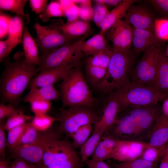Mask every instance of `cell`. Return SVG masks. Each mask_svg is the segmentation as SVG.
I'll return each mask as SVG.
<instances>
[{"instance_id": "53", "label": "cell", "mask_w": 168, "mask_h": 168, "mask_svg": "<svg viewBox=\"0 0 168 168\" xmlns=\"http://www.w3.org/2000/svg\"><path fill=\"white\" fill-rule=\"evenodd\" d=\"M116 140L112 138L106 137L103 138L100 142L105 147L113 151L115 146Z\"/></svg>"}, {"instance_id": "10", "label": "cell", "mask_w": 168, "mask_h": 168, "mask_svg": "<svg viewBox=\"0 0 168 168\" xmlns=\"http://www.w3.org/2000/svg\"><path fill=\"white\" fill-rule=\"evenodd\" d=\"M77 156L70 142L66 139H53L46 146L40 168L62 163Z\"/></svg>"}, {"instance_id": "27", "label": "cell", "mask_w": 168, "mask_h": 168, "mask_svg": "<svg viewBox=\"0 0 168 168\" xmlns=\"http://www.w3.org/2000/svg\"><path fill=\"white\" fill-rule=\"evenodd\" d=\"M113 50L108 47L104 51L87 57L85 64L97 66L107 69L112 54Z\"/></svg>"}, {"instance_id": "48", "label": "cell", "mask_w": 168, "mask_h": 168, "mask_svg": "<svg viewBox=\"0 0 168 168\" xmlns=\"http://www.w3.org/2000/svg\"><path fill=\"white\" fill-rule=\"evenodd\" d=\"M17 110H16L15 107L11 104L6 105L1 104L0 105V121L12 116Z\"/></svg>"}, {"instance_id": "4", "label": "cell", "mask_w": 168, "mask_h": 168, "mask_svg": "<svg viewBox=\"0 0 168 168\" xmlns=\"http://www.w3.org/2000/svg\"><path fill=\"white\" fill-rule=\"evenodd\" d=\"M110 94L118 100L121 111L130 107L156 105L167 98L152 87L133 81Z\"/></svg>"}, {"instance_id": "46", "label": "cell", "mask_w": 168, "mask_h": 168, "mask_svg": "<svg viewBox=\"0 0 168 168\" xmlns=\"http://www.w3.org/2000/svg\"><path fill=\"white\" fill-rule=\"evenodd\" d=\"M5 120L0 121V156L6 158L5 152L7 147V137L4 126Z\"/></svg>"}, {"instance_id": "21", "label": "cell", "mask_w": 168, "mask_h": 168, "mask_svg": "<svg viewBox=\"0 0 168 168\" xmlns=\"http://www.w3.org/2000/svg\"><path fill=\"white\" fill-rule=\"evenodd\" d=\"M128 109L127 114L118 119L114 125V133L116 135H137V116L132 110Z\"/></svg>"}, {"instance_id": "39", "label": "cell", "mask_w": 168, "mask_h": 168, "mask_svg": "<svg viewBox=\"0 0 168 168\" xmlns=\"http://www.w3.org/2000/svg\"><path fill=\"white\" fill-rule=\"evenodd\" d=\"M154 26L155 33L158 38L164 42L168 41V19L157 18Z\"/></svg>"}, {"instance_id": "23", "label": "cell", "mask_w": 168, "mask_h": 168, "mask_svg": "<svg viewBox=\"0 0 168 168\" xmlns=\"http://www.w3.org/2000/svg\"><path fill=\"white\" fill-rule=\"evenodd\" d=\"M23 18L16 15L11 19L8 34L10 46L8 56L12 50L18 45L22 44L24 22Z\"/></svg>"}, {"instance_id": "18", "label": "cell", "mask_w": 168, "mask_h": 168, "mask_svg": "<svg viewBox=\"0 0 168 168\" xmlns=\"http://www.w3.org/2000/svg\"><path fill=\"white\" fill-rule=\"evenodd\" d=\"M59 28L70 41L80 37H86L92 31L88 22L78 19L73 21H68L65 23L63 22Z\"/></svg>"}, {"instance_id": "6", "label": "cell", "mask_w": 168, "mask_h": 168, "mask_svg": "<svg viewBox=\"0 0 168 168\" xmlns=\"http://www.w3.org/2000/svg\"><path fill=\"white\" fill-rule=\"evenodd\" d=\"M164 41L160 42L149 47L131 73L132 80L154 88L160 58L165 51Z\"/></svg>"}, {"instance_id": "60", "label": "cell", "mask_w": 168, "mask_h": 168, "mask_svg": "<svg viewBox=\"0 0 168 168\" xmlns=\"http://www.w3.org/2000/svg\"><path fill=\"white\" fill-rule=\"evenodd\" d=\"M164 54L166 57L168 58V45L166 47Z\"/></svg>"}, {"instance_id": "36", "label": "cell", "mask_w": 168, "mask_h": 168, "mask_svg": "<svg viewBox=\"0 0 168 168\" xmlns=\"http://www.w3.org/2000/svg\"><path fill=\"white\" fill-rule=\"evenodd\" d=\"M86 74L90 82L94 85L105 76L107 69L100 67L85 64Z\"/></svg>"}, {"instance_id": "47", "label": "cell", "mask_w": 168, "mask_h": 168, "mask_svg": "<svg viewBox=\"0 0 168 168\" xmlns=\"http://www.w3.org/2000/svg\"><path fill=\"white\" fill-rule=\"evenodd\" d=\"M29 2L31 10L37 14L44 12L48 6L47 0H30Z\"/></svg>"}, {"instance_id": "15", "label": "cell", "mask_w": 168, "mask_h": 168, "mask_svg": "<svg viewBox=\"0 0 168 168\" xmlns=\"http://www.w3.org/2000/svg\"><path fill=\"white\" fill-rule=\"evenodd\" d=\"M74 67L72 66L49 69L39 72L31 80L30 88H39L54 84L63 80L69 71Z\"/></svg>"}, {"instance_id": "31", "label": "cell", "mask_w": 168, "mask_h": 168, "mask_svg": "<svg viewBox=\"0 0 168 168\" xmlns=\"http://www.w3.org/2000/svg\"><path fill=\"white\" fill-rule=\"evenodd\" d=\"M56 121H58L57 118L45 114L35 115L31 123L36 130L39 132H41L49 129Z\"/></svg>"}, {"instance_id": "58", "label": "cell", "mask_w": 168, "mask_h": 168, "mask_svg": "<svg viewBox=\"0 0 168 168\" xmlns=\"http://www.w3.org/2000/svg\"><path fill=\"white\" fill-rule=\"evenodd\" d=\"M0 168H10L6 158L0 157Z\"/></svg>"}, {"instance_id": "5", "label": "cell", "mask_w": 168, "mask_h": 168, "mask_svg": "<svg viewBox=\"0 0 168 168\" xmlns=\"http://www.w3.org/2000/svg\"><path fill=\"white\" fill-rule=\"evenodd\" d=\"M86 37H83L72 43L53 49L40 57L39 72L57 68L82 65L84 56L81 47Z\"/></svg>"}, {"instance_id": "7", "label": "cell", "mask_w": 168, "mask_h": 168, "mask_svg": "<svg viewBox=\"0 0 168 168\" xmlns=\"http://www.w3.org/2000/svg\"><path fill=\"white\" fill-rule=\"evenodd\" d=\"M98 116L94 109L88 107L75 106L63 108L57 118L59 124L56 129L61 134L69 135L83 126L94 124Z\"/></svg>"}, {"instance_id": "61", "label": "cell", "mask_w": 168, "mask_h": 168, "mask_svg": "<svg viewBox=\"0 0 168 168\" xmlns=\"http://www.w3.org/2000/svg\"><path fill=\"white\" fill-rule=\"evenodd\" d=\"M167 144H166V152L165 154H168V142Z\"/></svg>"}, {"instance_id": "42", "label": "cell", "mask_w": 168, "mask_h": 168, "mask_svg": "<svg viewBox=\"0 0 168 168\" xmlns=\"http://www.w3.org/2000/svg\"><path fill=\"white\" fill-rule=\"evenodd\" d=\"M112 151L105 147L100 142L92 155V158L104 161L111 158Z\"/></svg>"}, {"instance_id": "1", "label": "cell", "mask_w": 168, "mask_h": 168, "mask_svg": "<svg viewBox=\"0 0 168 168\" xmlns=\"http://www.w3.org/2000/svg\"><path fill=\"white\" fill-rule=\"evenodd\" d=\"M24 53L16 54L15 61L6 64L0 79V94L3 102L15 107L21 101V97L38 71L35 65L28 63Z\"/></svg>"}, {"instance_id": "59", "label": "cell", "mask_w": 168, "mask_h": 168, "mask_svg": "<svg viewBox=\"0 0 168 168\" xmlns=\"http://www.w3.org/2000/svg\"><path fill=\"white\" fill-rule=\"evenodd\" d=\"M74 3L76 4H79V5L81 4H91V2L90 0H73Z\"/></svg>"}, {"instance_id": "41", "label": "cell", "mask_w": 168, "mask_h": 168, "mask_svg": "<svg viewBox=\"0 0 168 168\" xmlns=\"http://www.w3.org/2000/svg\"><path fill=\"white\" fill-rule=\"evenodd\" d=\"M93 9V20L96 25L99 27L110 11L105 5L96 3Z\"/></svg>"}, {"instance_id": "37", "label": "cell", "mask_w": 168, "mask_h": 168, "mask_svg": "<svg viewBox=\"0 0 168 168\" xmlns=\"http://www.w3.org/2000/svg\"><path fill=\"white\" fill-rule=\"evenodd\" d=\"M27 123L13 128L8 132L7 136V147L12 153L15 149L17 142L26 126Z\"/></svg>"}, {"instance_id": "51", "label": "cell", "mask_w": 168, "mask_h": 168, "mask_svg": "<svg viewBox=\"0 0 168 168\" xmlns=\"http://www.w3.org/2000/svg\"><path fill=\"white\" fill-rule=\"evenodd\" d=\"M85 163L87 168H112L104 161L92 158L88 159Z\"/></svg>"}, {"instance_id": "55", "label": "cell", "mask_w": 168, "mask_h": 168, "mask_svg": "<svg viewBox=\"0 0 168 168\" xmlns=\"http://www.w3.org/2000/svg\"><path fill=\"white\" fill-rule=\"evenodd\" d=\"M63 10L71 7L74 4H76L73 0H58Z\"/></svg>"}, {"instance_id": "44", "label": "cell", "mask_w": 168, "mask_h": 168, "mask_svg": "<svg viewBox=\"0 0 168 168\" xmlns=\"http://www.w3.org/2000/svg\"><path fill=\"white\" fill-rule=\"evenodd\" d=\"M82 163L77 156L62 163L42 168H81Z\"/></svg>"}, {"instance_id": "9", "label": "cell", "mask_w": 168, "mask_h": 168, "mask_svg": "<svg viewBox=\"0 0 168 168\" xmlns=\"http://www.w3.org/2000/svg\"><path fill=\"white\" fill-rule=\"evenodd\" d=\"M62 134L56 129L52 128L40 132L37 138L31 143L16 147L12 153V156L15 158L20 157L40 168L47 144L52 139H61Z\"/></svg>"}, {"instance_id": "56", "label": "cell", "mask_w": 168, "mask_h": 168, "mask_svg": "<svg viewBox=\"0 0 168 168\" xmlns=\"http://www.w3.org/2000/svg\"><path fill=\"white\" fill-rule=\"evenodd\" d=\"M159 168H168V154H165L162 158Z\"/></svg>"}, {"instance_id": "19", "label": "cell", "mask_w": 168, "mask_h": 168, "mask_svg": "<svg viewBox=\"0 0 168 168\" xmlns=\"http://www.w3.org/2000/svg\"><path fill=\"white\" fill-rule=\"evenodd\" d=\"M139 2L136 0H123L117 6L114 7L107 15L99 27L101 29L100 33L104 35L118 21L124 18L129 6L132 4Z\"/></svg>"}, {"instance_id": "29", "label": "cell", "mask_w": 168, "mask_h": 168, "mask_svg": "<svg viewBox=\"0 0 168 168\" xmlns=\"http://www.w3.org/2000/svg\"><path fill=\"white\" fill-rule=\"evenodd\" d=\"M92 125L88 124L83 126L75 132L69 135L73 139L72 144L75 148L81 147L88 139L93 131Z\"/></svg>"}, {"instance_id": "57", "label": "cell", "mask_w": 168, "mask_h": 168, "mask_svg": "<svg viewBox=\"0 0 168 168\" xmlns=\"http://www.w3.org/2000/svg\"><path fill=\"white\" fill-rule=\"evenodd\" d=\"M162 107V113L168 116V98L164 100Z\"/></svg>"}, {"instance_id": "32", "label": "cell", "mask_w": 168, "mask_h": 168, "mask_svg": "<svg viewBox=\"0 0 168 168\" xmlns=\"http://www.w3.org/2000/svg\"><path fill=\"white\" fill-rule=\"evenodd\" d=\"M166 146L158 147L150 146L148 145L140 157L157 163L160 158L165 155Z\"/></svg>"}, {"instance_id": "12", "label": "cell", "mask_w": 168, "mask_h": 168, "mask_svg": "<svg viewBox=\"0 0 168 168\" xmlns=\"http://www.w3.org/2000/svg\"><path fill=\"white\" fill-rule=\"evenodd\" d=\"M107 37L112 44L113 51H130L132 44V30L126 20L117 22L109 30Z\"/></svg>"}, {"instance_id": "33", "label": "cell", "mask_w": 168, "mask_h": 168, "mask_svg": "<svg viewBox=\"0 0 168 168\" xmlns=\"http://www.w3.org/2000/svg\"><path fill=\"white\" fill-rule=\"evenodd\" d=\"M33 118L31 116L25 114L23 111L18 110L16 113L7 119L5 124V129L8 132L13 128L23 124Z\"/></svg>"}, {"instance_id": "34", "label": "cell", "mask_w": 168, "mask_h": 168, "mask_svg": "<svg viewBox=\"0 0 168 168\" xmlns=\"http://www.w3.org/2000/svg\"><path fill=\"white\" fill-rule=\"evenodd\" d=\"M157 165V163L152 162L140 157L113 165L115 168H156Z\"/></svg>"}, {"instance_id": "24", "label": "cell", "mask_w": 168, "mask_h": 168, "mask_svg": "<svg viewBox=\"0 0 168 168\" xmlns=\"http://www.w3.org/2000/svg\"><path fill=\"white\" fill-rule=\"evenodd\" d=\"M154 88L168 98V58L164 51L160 58Z\"/></svg>"}, {"instance_id": "3", "label": "cell", "mask_w": 168, "mask_h": 168, "mask_svg": "<svg viewBox=\"0 0 168 168\" xmlns=\"http://www.w3.org/2000/svg\"><path fill=\"white\" fill-rule=\"evenodd\" d=\"M129 52L113 51L103 78L95 85L96 89L109 94L131 81L134 56Z\"/></svg>"}, {"instance_id": "22", "label": "cell", "mask_w": 168, "mask_h": 168, "mask_svg": "<svg viewBox=\"0 0 168 168\" xmlns=\"http://www.w3.org/2000/svg\"><path fill=\"white\" fill-rule=\"evenodd\" d=\"M28 93L21 101L29 102L35 100H42L49 101L59 99L60 93L56 90L54 85L41 87L40 88L33 87L30 89Z\"/></svg>"}, {"instance_id": "2", "label": "cell", "mask_w": 168, "mask_h": 168, "mask_svg": "<svg viewBox=\"0 0 168 168\" xmlns=\"http://www.w3.org/2000/svg\"><path fill=\"white\" fill-rule=\"evenodd\" d=\"M82 65L71 69L59 85L62 107L81 106L94 109L97 100L83 76Z\"/></svg>"}, {"instance_id": "25", "label": "cell", "mask_w": 168, "mask_h": 168, "mask_svg": "<svg viewBox=\"0 0 168 168\" xmlns=\"http://www.w3.org/2000/svg\"><path fill=\"white\" fill-rule=\"evenodd\" d=\"M108 47L106 40L104 35L100 33L86 41L81 45V50L84 55L87 57L104 51Z\"/></svg>"}, {"instance_id": "54", "label": "cell", "mask_w": 168, "mask_h": 168, "mask_svg": "<svg viewBox=\"0 0 168 168\" xmlns=\"http://www.w3.org/2000/svg\"><path fill=\"white\" fill-rule=\"evenodd\" d=\"M122 1L121 0H96L94 1L96 3L104 4L107 7L108 6L115 7L118 5Z\"/></svg>"}, {"instance_id": "35", "label": "cell", "mask_w": 168, "mask_h": 168, "mask_svg": "<svg viewBox=\"0 0 168 168\" xmlns=\"http://www.w3.org/2000/svg\"><path fill=\"white\" fill-rule=\"evenodd\" d=\"M39 133L33 126L31 123H27L16 147L31 143L37 138Z\"/></svg>"}, {"instance_id": "50", "label": "cell", "mask_w": 168, "mask_h": 168, "mask_svg": "<svg viewBox=\"0 0 168 168\" xmlns=\"http://www.w3.org/2000/svg\"><path fill=\"white\" fill-rule=\"evenodd\" d=\"M79 6L74 4L64 10L65 16L68 21L72 22L78 20L79 17Z\"/></svg>"}, {"instance_id": "20", "label": "cell", "mask_w": 168, "mask_h": 168, "mask_svg": "<svg viewBox=\"0 0 168 168\" xmlns=\"http://www.w3.org/2000/svg\"><path fill=\"white\" fill-rule=\"evenodd\" d=\"M22 44L26 60L31 64L38 66L40 64L38 46L26 26L23 30Z\"/></svg>"}, {"instance_id": "11", "label": "cell", "mask_w": 168, "mask_h": 168, "mask_svg": "<svg viewBox=\"0 0 168 168\" xmlns=\"http://www.w3.org/2000/svg\"><path fill=\"white\" fill-rule=\"evenodd\" d=\"M145 2V3L132 4L124 18L134 28L154 32L156 13L152 7Z\"/></svg>"}, {"instance_id": "38", "label": "cell", "mask_w": 168, "mask_h": 168, "mask_svg": "<svg viewBox=\"0 0 168 168\" xmlns=\"http://www.w3.org/2000/svg\"><path fill=\"white\" fill-rule=\"evenodd\" d=\"M31 110L35 115L46 114L51 109L52 103L50 101L42 100H35L29 102Z\"/></svg>"}, {"instance_id": "52", "label": "cell", "mask_w": 168, "mask_h": 168, "mask_svg": "<svg viewBox=\"0 0 168 168\" xmlns=\"http://www.w3.org/2000/svg\"><path fill=\"white\" fill-rule=\"evenodd\" d=\"M10 46L9 42L7 39L0 41V62L8 56Z\"/></svg>"}, {"instance_id": "13", "label": "cell", "mask_w": 168, "mask_h": 168, "mask_svg": "<svg viewBox=\"0 0 168 168\" xmlns=\"http://www.w3.org/2000/svg\"><path fill=\"white\" fill-rule=\"evenodd\" d=\"M148 146V143L135 141L117 140L111 158L121 162L140 158Z\"/></svg>"}, {"instance_id": "16", "label": "cell", "mask_w": 168, "mask_h": 168, "mask_svg": "<svg viewBox=\"0 0 168 168\" xmlns=\"http://www.w3.org/2000/svg\"><path fill=\"white\" fill-rule=\"evenodd\" d=\"M168 142V116L163 113L157 117L152 127L148 143L150 146L161 147Z\"/></svg>"}, {"instance_id": "14", "label": "cell", "mask_w": 168, "mask_h": 168, "mask_svg": "<svg viewBox=\"0 0 168 168\" xmlns=\"http://www.w3.org/2000/svg\"><path fill=\"white\" fill-rule=\"evenodd\" d=\"M120 106L115 97L110 94L100 114L94 124L92 133L98 131L105 132L114 125L120 111Z\"/></svg>"}, {"instance_id": "45", "label": "cell", "mask_w": 168, "mask_h": 168, "mask_svg": "<svg viewBox=\"0 0 168 168\" xmlns=\"http://www.w3.org/2000/svg\"><path fill=\"white\" fill-rule=\"evenodd\" d=\"M79 17L82 21L88 22L93 19V9L91 4H81L79 6Z\"/></svg>"}, {"instance_id": "43", "label": "cell", "mask_w": 168, "mask_h": 168, "mask_svg": "<svg viewBox=\"0 0 168 168\" xmlns=\"http://www.w3.org/2000/svg\"><path fill=\"white\" fill-rule=\"evenodd\" d=\"M12 17L0 12V38L2 40L8 35Z\"/></svg>"}, {"instance_id": "40", "label": "cell", "mask_w": 168, "mask_h": 168, "mask_svg": "<svg viewBox=\"0 0 168 168\" xmlns=\"http://www.w3.org/2000/svg\"><path fill=\"white\" fill-rule=\"evenodd\" d=\"M152 8L156 13L161 18L168 19V0L145 1Z\"/></svg>"}, {"instance_id": "30", "label": "cell", "mask_w": 168, "mask_h": 168, "mask_svg": "<svg viewBox=\"0 0 168 168\" xmlns=\"http://www.w3.org/2000/svg\"><path fill=\"white\" fill-rule=\"evenodd\" d=\"M65 17L64 11L58 1L52 0L48 5L45 11L39 15L43 22H47L51 17Z\"/></svg>"}, {"instance_id": "49", "label": "cell", "mask_w": 168, "mask_h": 168, "mask_svg": "<svg viewBox=\"0 0 168 168\" xmlns=\"http://www.w3.org/2000/svg\"><path fill=\"white\" fill-rule=\"evenodd\" d=\"M10 166V168H39L38 166L19 157L15 158Z\"/></svg>"}, {"instance_id": "26", "label": "cell", "mask_w": 168, "mask_h": 168, "mask_svg": "<svg viewBox=\"0 0 168 168\" xmlns=\"http://www.w3.org/2000/svg\"><path fill=\"white\" fill-rule=\"evenodd\" d=\"M104 133L101 131L92 133L91 136L81 146L80 155L82 163L84 162L89 157L92 155Z\"/></svg>"}, {"instance_id": "28", "label": "cell", "mask_w": 168, "mask_h": 168, "mask_svg": "<svg viewBox=\"0 0 168 168\" xmlns=\"http://www.w3.org/2000/svg\"><path fill=\"white\" fill-rule=\"evenodd\" d=\"M27 0H0L1 9L10 11L16 15L27 18L24 13V7Z\"/></svg>"}, {"instance_id": "8", "label": "cell", "mask_w": 168, "mask_h": 168, "mask_svg": "<svg viewBox=\"0 0 168 168\" xmlns=\"http://www.w3.org/2000/svg\"><path fill=\"white\" fill-rule=\"evenodd\" d=\"M63 21L53 20L47 26L37 22L34 25L36 36L34 39L42 55L55 49L70 44L71 41L64 35L59 27Z\"/></svg>"}, {"instance_id": "17", "label": "cell", "mask_w": 168, "mask_h": 168, "mask_svg": "<svg viewBox=\"0 0 168 168\" xmlns=\"http://www.w3.org/2000/svg\"><path fill=\"white\" fill-rule=\"evenodd\" d=\"M132 45L133 53L144 52L147 48L161 41L154 32L132 26Z\"/></svg>"}]
</instances>
